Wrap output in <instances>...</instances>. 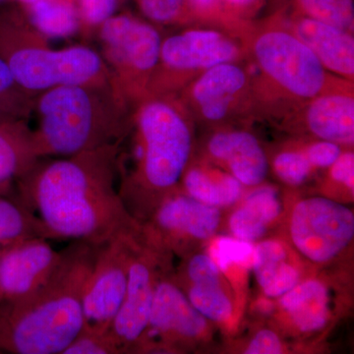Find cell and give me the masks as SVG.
<instances>
[{"mask_svg": "<svg viewBox=\"0 0 354 354\" xmlns=\"http://www.w3.org/2000/svg\"><path fill=\"white\" fill-rule=\"evenodd\" d=\"M120 146L39 160L17 181L20 202L38 216L51 239L101 245L136 223L115 187Z\"/></svg>", "mask_w": 354, "mask_h": 354, "instance_id": "obj_1", "label": "cell"}, {"mask_svg": "<svg viewBox=\"0 0 354 354\" xmlns=\"http://www.w3.org/2000/svg\"><path fill=\"white\" fill-rule=\"evenodd\" d=\"M97 246L72 241L41 288L20 301L0 304V351L64 353L84 327V290Z\"/></svg>", "mask_w": 354, "mask_h": 354, "instance_id": "obj_2", "label": "cell"}, {"mask_svg": "<svg viewBox=\"0 0 354 354\" xmlns=\"http://www.w3.org/2000/svg\"><path fill=\"white\" fill-rule=\"evenodd\" d=\"M131 106L113 85H67L36 95L35 139L41 158L69 157L121 143Z\"/></svg>", "mask_w": 354, "mask_h": 354, "instance_id": "obj_3", "label": "cell"}, {"mask_svg": "<svg viewBox=\"0 0 354 354\" xmlns=\"http://www.w3.org/2000/svg\"><path fill=\"white\" fill-rule=\"evenodd\" d=\"M139 145L136 169L122 177L118 190L125 207L155 211L185 172L192 135L183 109L171 95H149L133 109ZM128 211V209H127Z\"/></svg>", "mask_w": 354, "mask_h": 354, "instance_id": "obj_4", "label": "cell"}, {"mask_svg": "<svg viewBox=\"0 0 354 354\" xmlns=\"http://www.w3.org/2000/svg\"><path fill=\"white\" fill-rule=\"evenodd\" d=\"M0 59L35 95L59 86L113 85L99 51L83 44L51 48L18 4L0 6Z\"/></svg>", "mask_w": 354, "mask_h": 354, "instance_id": "obj_5", "label": "cell"}, {"mask_svg": "<svg viewBox=\"0 0 354 354\" xmlns=\"http://www.w3.org/2000/svg\"><path fill=\"white\" fill-rule=\"evenodd\" d=\"M97 37L113 88L134 109L149 95L162 39L152 23L118 12L102 23Z\"/></svg>", "mask_w": 354, "mask_h": 354, "instance_id": "obj_6", "label": "cell"}, {"mask_svg": "<svg viewBox=\"0 0 354 354\" xmlns=\"http://www.w3.org/2000/svg\"><path fill=\"white\" fill-rule=\"evenodd\" d=\"M165 247L147 234L138 223L130 241L127 292L109 335L120 353L138 351L143 341L152 307L153 292L160 277L157 271Z\"/></svg>", "mask_w": 354, "mask_h": 354, "instance_id": "obj_7", "label": "cell"}, {"mask_svg": "<svg viewBox=\"0 0 354 354\" xmlns=\"http://www.w3.org/2000/svg\"><path fill=\"white\" fill-rule=\"evenodd\" d=\"M239 55V46L216 30L190 29L167 37L162 41L149 95H171L193 72L234 62Z\"/></svg>", "mask_w": 354, "mask_h": 354, "instance_id": "obj_8", "label": "cell"}, {"mask_svg": "<svg viewBox=\"0 0 354 354\" xmlns=\"http://www.w3.org/2000/svg\"><path fill=\"white\" fill-rule=\"evenodd\" d=\"M253 53L266 75L288 94L311 100L322 94L326 69L293 32L266 30L254 41Z\"/></svg>", "mask_w": 354, "mask_h": 354, "instance_id": "obj_9", "label": "cell"}, {"mask_svg": "<svg viewBox=\"0 0 354 354\" xmlns=\"http://www.w3.org/2000/svg\"><path fill=\"white\" fill-rule=\"evenodd\" d=\"M131 227L97 246L83 295V329L108 333L127 292Z\"/></svg>", "mask_w": 354, "mask_h": 354, "instance_id": "obj_10", "label": "cell"}, {"mask_svg": "<svg viewBox=\"0 0 354 354\" xmlns=\"http://www.w3.org/2000/svg\"><path fill=\"white\" fill-rule=\"evenodd\" d=\"M290 236L307 259L329 262L353 241V212L328 198L302 200L295 205L291 215Z\"/></svg>", "mask_w": 354, "mask_h": 354, "instance_id": "obj_11", "label": "cell"}, {"mask_svg": "<svg viewBox=\"0 0 354 354\" xmlns=\"http://www.w3.org/2000/svg\"><path fill=\"white\" fill-rule=\"evenodd\" d=\"M48 239L34 237L0 249V304H14L48 281L62 259Z\"/></svg>", "mask_w": 354, "mask_h": 354, "instance_id": "obj_12", "label": "cell"}, {"mask_svg": "<svg viewBox=\"0 0 354 354\" xmlns=\"http://www.w3.org/2000/svg\"><path fill=\"white\" fill-rule=\"evenodd\" d=\"M220 221L221 213L216 207L188 195L171 194L158 205L153 212L152 223L144 230L167 248L185 237L209 239L215 234Z\"/></svg>", "mask_w": 354, "mask_h": 354, "instance_id": "obj_13", "label": "cell"}, {"mask_svg": "<svg viewBox=\"0 0 354 354\" xmlns=\"http://www.w3.org/2000/svg\"><path fill=\"white\" fill-rule=\"evenodd\" d=\"M206 328L205 317L193 307L183 291L172 281L160 278L153 292L148 328L139 348L155 337L169 346L194 339Z\"/></svg>", "mask_w": 354, "mask_h": 354, "instance_id": "obj_14", "label": "cell"}, {"mask_svg": "<svg viewBox=\"0 0 354 354\" xmlns=\"http://www.w3.org/2000/svg\"><path fill=\"white\" fill-rule=\"evenodd\" d=\"M245 71L227 62L203 71L190 86L188 97L207 120H223L247 85Z\"/></svg>", "mask_w": 354, "mask_h": 354, "instance_id": "obj_15", "label": "cell"}, {"mask_svg": "<svg viewBox=\"0 0 354 354\" xmlns=\"http://www.w3.org/2000/svg\"><path fill=\"white\" fill-rule=\"evenodd\" d=\"M293 34L308 46L324 68L353 80V32L344 31L321 21L300 16L293 23Z\"/></svg>", "mask_w": 354, "mask_h": 354, "instance_id": "obj_16", "label": "cell"}, {"mask_svg": "<svg viewBox=\"0 0 354 354\" xmlns=\"http://www.w3.org/2000/svg\"><path fill=\"white\" fill-rule=\"evenodd\" d=\"M208 150L216 160L225 162L232 176L243 185H259L267 176V157L251 133H218L209 140Z\"/></svg>", "mask_w": 354, "mask_h": 354, "instance_id": "obj_17", "label": "cell"}, {"mask_svg": "<svg viewBox=\"0 0 354 354\" xmlns=\"http://www.w3.org/2000/svg\"><path fill=\"white\" fill-rule=\"evenodd\" d=\"M306 122L317 137L339 145L354 141V99L348 93H329L312 99Z\"/></svg>", "mask_w": 354, "mask_h": 354, "instance_id": "obj_18", "label": "cell"}, {"mask_svg": "<svg viewBox=\"0 0 354 354\" xmlns=\"http://www.w3.org/2000/svg\"><path fill=\"white\" fill-rule=\"evenodd\" d=\"M41 160L27 120L0 123V190L18 180Z\"/></svg>", "mask_w": 354, "mask_h": 354, "instance_id": "obj_19", "label": "cell"}, {"mask_svg": "<svg viewBox=\"0 0 354 354\" xmlns=\"http://www.w3.org/2000/svg\"><path fill=\"white\" fill-rule=\"evenodd\" d=\"M279 304L301 332H318L326 327L329 320V292L326 286L317 279L297 283L281 295Z\"/></svg>", "mask_w": 354, "mask_h": 354, "instance_id": "obj_20", "label": "cell"}, {"mask_svg": "<svg viewBox=\"0 0 354 354\" xmlns=\"http://www.w3.org/2000/svg\"><path fill=\"white\" fill-rule=\"evenodd\" d=\"M286 257L285 247L277 241L260 242L254 248V272L266 297H281L297 285L299 272Z\"/></svg>", "mask_w": 354, "mask_h": 354, "instance_id": "obj_21", "label": "cell"}, {"mask_svg": "<svg viewBox=\"0 0 354 354\" xmlns=\"http://www.w3.org/2000/svg\"><path fill=\"white\" fill-rule=\"evenodd\" d=\"M20 7L35 28L46 38H69L80 32L74 0H41Z\"/></svg>", "mask_w": 354, "mask_h": 354, "instance_id": "obj_22", "label": "cell"}, {"mask_svg": "<svg viewBox=\"0 0 354 354\" xmlns=\"http://www.w3.org/2000/svg\"><path fill=\"white\" fill-rule=\"evenodd\" d=\"M183 176L188 196L209 206H230L241 196V183L232 174L192 169L184 172Z\"/></svg>", "mask_w": 354, "mask_h": 354, "instance_id": "obj_23", "label": "cell"}, {"mask_svg": "<svg viewBox=\"0 0 354 354\" xmlns=\"http://www.w3.org/2000/svg\"><path fill=\"white\" fill-rule=\"evenodd\" d=\"M34 237L51 239L46 228L22 203L0 196V249Z\"/></svg>", "mask_w": 354, "mask_h": 354, "instance_id": "obj_24", "label": "cell"}, {"mask_svg": "<svg viewBox=\"0 0 354 354\" xmlns=\"http://www.w3.org/2000/svg\"><path fill=\"white\" fill-rule=\"evenodd\" d=\"M36 95L23 88L0 59V123L28 120L34 111Z\"/></svg>", "mask_w": 354, "mask_h": 354, "instance_id": "obj_25", "label": "cell"}, {"mask_svg": "<svg viewBox=\"0 0 354 354\" xmlns=\"http://www.w3.org/2000/svg\"><path fill=\"white\" fill-rule=\"evenodd\" d=\"M304 17L321 21L344 31L353 32V0H291Z\"/></svg>", "mask_w": 354, "mask_h": 354, "instance_id": "obj_26", "label": "cell"}, {"mask_svg": "<svg viewBox=\"0 0 354 354\" xmlns=\"http://www.w3.org/2000/svg\"><path fill=\"white\" fill-rule=\"evenodd\" d=\"M190 304L205 318L225 322L232 317V304L220 283L191 285L187 295Z\"/></svg>", "mask_w": 354, "mask_h": 354, "instance_id": "obj_27", "label": "cell"}, {"mask_svg": "<svg viewBox=\"0 0 354 354\" xmlns=\"http://www.w3.org/2000/svg\"><path fill=\"white\" fill-rule=\"evenodd\" d=\"M254 248L252 242L236 237L221 236L212 242L209 256L221 272H227L234 265H252Z\"/></svg>", "mask_w": 354, "mask_h": 354, "instance_id": "obj_28", "label": "cell"}, {"mask_svg": "<svg viewBox=\"0 0 354 354\" xmlns=\"http://www.w3.org/2000/svg\"><path fill=\"white\" fill-rule=\"evenodd\" d=\"M125 0H74L78 13L80 32L88 37L97 34L102 23L118 12Z\"/></svg>", "mask_w": 354, "mask_h": 354, "instance_id": "obj_29", "label": "cell"}, {"mask_svg": "<svg viewBox=\"0 0 354 354\" xmlns=\"http://www.w3.org/2000/svg\"><path fill=\"white\" fill-rule=\"evenodd\" d=\"M140 11L155 24L169 25L189 18L186 0H136Z\"/></svg>", "mask_w": 354, "mask_h": 354, "instance_id": "obj_30", "label": "cell"}, {"mask_svg": "<svg viewBox=\"0 0 354 354\" xmlns=\"http://www.w3.org/2000/svg\"><path fill=\"white\" fill-rule=\"evenodd\" d=\"M312 165L306 155L299 152L279 153L274 160L277 176L290 185H300L306 180L311 172Z\"/></svg>", "mask_w": 354, "mask_h": 354, "instance_id": "obj_31", "label": "cell"}, {"mask_svg": "<svg viewBox=\"0 0 354 354\" xmlns=\"http://www.w3.org/2000/svg\"><path fill=\"white\" fill-rule=\"evenodd\" d=\"M243 206L259 216L268 225L278 218L281 212L278 191L271 186H262L252 191L245 198Z\"/></svg>", "mask_w": 354, "mask_h": 354, "instance_id": "obj_32", "label": "cell"}, {"mask_svg": "<svg viewBox=\"0 0 354 354\" xmlns=\"http://www.w3.org/2000/svg\"><path fill=\"white\" fill-rule=\"evenodd\" d=\"M118 346L109 332L100 333L82 329L62 354H116Z\"/></svg>", "mask_w": 354, "mask_h": 354, "instance_id": "obj_33", "label": "cell"}, {"mask_svg": "<svg viewBox=\"0 0 354 354\" xmlns=\"http://www.w3.org/2000/svg\"><path fill=\"white\" fill-rule=\"evenodd\" d=\"M267 227V223L244 206L236 209L230 218V227L232 234L241 241H258L266 234Z\"/></svg>", "mask_w": 354, "mask_h": 354, "instance_id": "obj_34", "label": "cell"}, {"mask_svg": "<svg viewBox=\"0 0 354 354\" xmlns=\"http://www.w3.org/2000/svg\"><path fill=\"white\" fill-rule=\"evenodd\" d=\"M221 270L208 255H196L187 265V276L191 285L220 283Z\"/></svg>", "mask_w": 354, "mask_h": 354, "instance_id": "obj_35", "label": "cell"}, {"mask_svg": "<svg viewBox=\"0 0 354 354\" xmlns=\"http://www.w3.org/2000/svg\"><path fill=\"white\" fill-rule=\"evenodd\" d=\"M342 153L339 144L322 140L308 147L306 157L312 167H330Z\"/></svg>", "mask_w": 354, "mask_h": 354, "instance_id": "obj_36", "label": "cell"}, {"mask_svg": "<svg viewBox=\"0 0 354 354\" xmlns=\"http://www.w3.org/2000/svg\"><path fill=\"white\" fill-rule=\"evenodd\" d=\"M283 353V344L276 333L271 330H262L256 334L247 346L248 354H279Z\"/></svg>", "mask_w": 354, "mask_h": 354, "instance_id": "obj_37", "label": "cell"}, {"mask_svg": "<svg viewBox=\"0 0 354 354\" xmlns=\"http://www.w3.org/2000/svg\"><path fill=\"white\" fill-rule=\"evenodd\" d=\"M330 176L337 183L346 185L353 192L354 155L353 153H342L330 167Z\"/></svg>", "mask_w": 354, "mask_h": 354, "instance_id": "obj_38", "label": "cell"}, {"mask_svg": "<svg viewBox=\"0 0 354 354\" xmlns=\"http://www.w3.org/2000/svg\"><path fill=\"white\" fill-rule=\"evenodd\" d=\"M188 15L215 17L227 15L223 10L221 0H186Z\"/></svg>", "mask_w": 354, "mask_h": 354, "instance_id": "obj_39", "label": "cell"}, {"mask_svg": "<svg viewBox=\"0 0 354 354\" xmlns=\"http://www.w3.org/2000/svg\"><path fill=\"white\" fill-rule=\"evenodd\" d=\"M227 15H250L262 6L264 0H221Z\"/></svg>", "mask_w": 354, "mask_h": 354, "instance_id": "obj_40", "label": "cell"}, {"mask_svg": "<svg viewBox=\"0 0 354 354\" xmlns=\"http://www.w3.org/2000/svg\"><path fill=\"white\" fill-rule=\"evenodd\" d=\"M258 306L260 307L261 311L267 312L271 311L272 304L271 302L267 301V300L262 299L259 302H257Z\"/></svg>", "mask_w": 354, "mask_h": 354, "instance_id": "obj_41", "label": "cell"}, {"mask_svg": "<svg viewBox=\"0 0 354 354\" xmlns=\"http://www.w3.org/2000/svg\"><path fill=\"white\" fill-rule=\"evenodd\" d=\"M39 1H41V0H11V2H16L20 6H30V4L36 3Z\"/></svg>", "mask_w": 354, "mask_h": 354, "instance_id": "obj_42", "label": "cell"}, {"mask_svg": "<svg viewBox=\"0 0 354 354\" xmlns=\"http://www.w3.org/2000/svg\"><path fill=\"white\" fill-rule=\"evenodd\" d=\"M11 1V0H0V2Z\"/></svg>", "mask_w": 354, "mask_h": 354, "instance_id": "obj_43", "label": "cell"}]
</instances>
